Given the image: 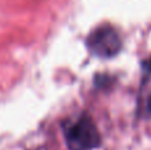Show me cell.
Listing matches in <instances>:
<instances>
[{
  "mask_svg": "<svg viewBox=\"0 0 151 150\" xmlns=\"http://www.w3.org/2000/svg\"><path fill=\"white\" fill-rule=\"evenodd\" d=\"M69 150H91L99 145V133L93 120L82 116L64 129Z\"/></svg>",
  "mask_w": 151,
  "mask_h": 150,
  "instance_id": "obj_1",
  "label": "cell"
},
{
  "mask_svg": "<svg viewBox=\"0 0 151 150\" xmlns=\"http://www.w3.org/2000/svg\"><path fill=\"white\" fill-rule=\"evenodd\" d=\"M88 47L94 55L111 57L121 49V40L113 27L102 25L91 32L88 37Z\"/></svg>",
  "mask_w": 151,
  "mask_h": 150,
  "instance_id": "obj_2",
  "label": "cell"
},
{
  "mask_svg": "<svg viewBox=\"0 0 151 150\" xmlns=\"http://www.w3.org/2000/svg\"><path fill=\"white\" fill-rule=\"evenodd\" d=\"M149 110L151 112V98H150V100H149Z\"/></svg>",
  "mask_w": 151,
  "mask_h": 150,
  "instance_id": "obj_3",
  "label": "cell"
}]
</instances>
